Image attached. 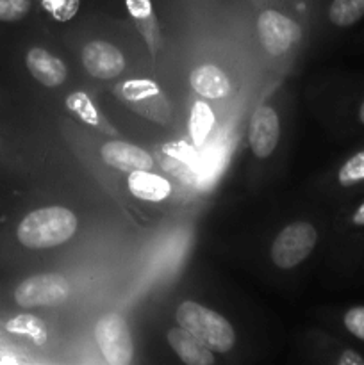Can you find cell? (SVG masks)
Wrapping results in <instances>:
<instances>
[{"label": "cell", "mask_w": 364, "mask_h": 365, "mask_svg": "<svg viewBox=\"0 0 364 365\" xmlns=\"http://www.w3.org/2000/svg\"><path fill=\"white\" fill-rule=\"evenodd\" d=\"M191 88L206 98H221L231 91V81L214 64H203L191 71Z\"/></svg>", "instance_id": "12"}, {"label": "cell", "mask_w": 364, "mask_h": 365, "mask_svg": "<svg viewBox=\"0 0 364 365\" xmlns=\"http://www.w3.org/2000/svg\"><path fill=\"white\" fill-rule=\"evenodd\" d=\"M364 18V0H332L328 6V20L335 27H352Z\"/></svg>", "instance_id": "14"}, {"label": "cell", "mask_w": 364, "mask_h": 365, "mask_svg": "<svg viewBox=\"0 0 364 365\" xmlns=\"http://www.w3.org/2000/svg\"><path fill=\"white\" fill-rule=\"evenodd\" d=\"M214 125V114L211 107L203 102H196L191 110V123H189V132L196 146L203 145L206 138L209 135L211 128Z\"/></svg>", "instance_id": "17"}, {"label": "cell", "mask_w": 364, "mask_h": 365, "mask_svg": "<svg viewBox=\"0 0 364 365\" xmlns=\"http://www.w3.org/2000/svg\"><path fill=\"white\" fill-rule=\"evenodd\" d=\"M316 242V228L305 221H296L278 232L271 245V260L280 269H291L313 253Z\"/></svg>", "instance_id": "3"}, {"label": "cell", "mask_w": 364, "mask_h": 365, "mask_svg": "<svg viewBox=\"0 0 364 365\" xmlns=\"http://www.w3.org/2000/svg\"><path fill=\"white\" fill-rule=\"evenodd\" d=\"M128 189L132 195L146 202H161L170 196V184L150 171H132L128 177Z\"/></svg>", "instance_id": "13"}, {"label": "cell", "mask_w": 364, "mask_h": 365, "mask_svg": "<svg viewBox=\"0 0 364 365\" xmlns=\"http://www.w3.org/2000/svg\"><path fill=\"white\" fill-rule=\"evenodd\" d=\"M68 296H70V284L63 274L43 273L21 282L14 291V302L24 309H34V307L61 305L66 302Z\"/></svg>", "instance_id": "5"}, {"label": "cell", "mask_w": 364, "mask_h": 365, "mask_svg": "<svg viewBox=\"0 0 364 365\" xmlns=\"http://www.w3.org/2000/svg\"><path fill=\"white\" fill-rule=\"evenodd\" d=\"M29 71L39 84L46 88H56L66 81V66L61 59L52 56L50 52L43 48H31L27 57H25Z\"/></svg>", "instance_id": "11"}, {"label": "cell", "mask_w": 364, "mask_h": 365, "mask_svg": "<svg viewBox=\"0 0 364 365\" xmlns=\"http://www.w3.org/2000/svg\"><path fill=\"white\" fill-rule=\"evenodd\" d=\"M280 138V123L278 116L271 107H259L250 120L248 141L253 155L266 159L277 148Z\"/></svg>", "instance_id": "8"}, {"label": "cell", "mask_w": 364, "mask_h": 365, "mask_svg": "<svg viewBox=\"0 0 364 365\" xmlns=\"http://www.w3.org/2000/svg\"><path fill=\"white\" fill-rule=\"evenodd\" d=\"M168 344L173 348L178 359L188 365H211L214 362L213 349L186 328H171L166 335Z\"/></svg>", "instance_id": "10"}, {"label": "cell", "mask_w": 364, "mask_h": 365, "mask_svg": "<svg viewBox=\"0 0 364 365\" xmlns=\"http://www.w3.org/2000/svg\"><path fill=\"white\" fill-rule=\"evenodd\" d=\"M102 160L107 166L114 168V170L127 171H150L153 168V160L145 150L139 146L131 145V143L123 141H109L102 146L100 150Z\"/></svg>", "instance_id": "9"}, {"label": "cell", "mask_w": 364, "mask_h": 365, "mask_svg": "<svg viewBox=\"0 0 364 365\" xmlns=\"http://www.w3.org/2000/svg\"><path fill=\"white\" fill-rule=\"evenodd\" d=\"M257 34L263 48L271 56H282L302 36L300 25L285 14L275 9H266L257 18Z\"/></svg>", "instance_id": "6"}, {"label": "cell", "mask_w": 364, "mask_h": 365, "mask_svg": "<svg viewBox=\"0 0 364 365\" xmlns=\"http://www.w3.org/2000/svg\"><path fill=\"white\" fill-rule=\"evenodd\" d=\"M7 331L16 335H25L32 339L36 344H43L46 341V327L41 319L31 314H20L7 323Z\"/></svg>", "instance_id": "16"}, {"label": "cell", "mask_w": 364, "mask_h": 365, "mask_svg": "<svg viewBox=\"0 0 364 365\" xmlns=\"http://www.w3.org/2000/svg\"><path fill=\"white\" fill-rule=\"evenodd\" d=\"M96 344L111 365H128L134 356V342L127 323L120 314H106L96 321Z\"/></svg>", "instance_id": "4"}, {"label": "cell", "mask_w": 364, "mask_h": 365, "mask_svg": "<svg viewBox=\"0 0 364 365\" xmlns=\"http://www.w3.org/2000/svg\"><path fill=\"white\" fill-rule=\"evenodd\" d=\"M177 323L209 346L214 353H227L236 344V334L231 323L196 302H184L178 307Z\"/></svg>", "instance_id": "2"}, {"label": "cell", "mask_w": 364, "mask_h": 365, "mask_svg": "<svg viewBox=\"0 0 364 365\" xmlns=\"http://www.w3.org/2000/svg\"><path fill=\"white\" fill-rule=\"evenodd\" d=\"M82 64L91 77L109 81L123 71L125 57L111 43L91 41L82 50Z\"/></svg>", "instance_id": "7"}, {"label": "cell", "mask_w": 364, "mask_h": 365, "mask_svg": "<svg viewBox=\"0 0 364 365\" xmlns=\"http://www.w3.org/2000/svg\"><path fill=\"white\" fill-rule=\"evenodd\" d=\"M128 9L134 16L143 18L150 13V2L148 0H127Z\"/></svg>", "instance_id": "21"}, {"label": "cell", "mask_w": 364, "mask_h": 365, "mask_svg": "<svg viewBox=\"0 0 364 365\" xmlns=\"http://www.w3.org/2000/svg\"><path fill=\"white\" fill-rule=\"evenodd\" d=\"M335 180H338V185L341 189H353L364 185V148L352 153L339 166Z\"/></svg>", "instance_id": "15"}, {"label": "cell", "mask_w": 364, "mask_h": 365, "mask_svg": "<svg viewBox=\"0 0 364 365\" xmlns=\"http://www.w3.org/2000/svg\"><path fill=\"white\" fill-rule=\"evenodd\" d=\"M77 217L66 207H45L32 210L18 225V241L31 250H45L59 246L74 237Z\"/></svg>", "instance_id": "1"}, {"label": "cell", "mask_w": 364, "mask_h": 365, "mask_svg": "<svg viewBox=\"0 0 364 365\" xmlns=\"http://www.w3.org/2000/svg\"><path fill=\"white\" fill-rule=\"evenodd\" d=\"M32 0H0V21H18L31 11Z\"/></svg>", "instance_id": "19"}, {"label": "cell", "mask_w": 364, "mask_h": 365, "mask_svg": "<svg viewBox=\"0 0 364 365\" xmlns=\"http://www.w3.org/2000/svg\"><path fill=\"white\" fill-rule=\"evenodd\" d=\"M66 106H68V109H71L74 113H77L79 116H81L84 121H88L89 125H95L96 120H98V116H96L91 102L86 98L84 93H74V95L66 100Z\"/></svg>", "instance_id": "20"}, {"label": "cell", "mask_w": 364, "mask_h": 365, "mask_svg": "<svg viewBox=\"0 0 364 365\" xmlns=\"http://www.w3.org/2000/svg\"><path fill=\"white\" fill-rule=\"evenodd\" d=\"M343 327L353 339L364 342V305L350 307L343 314Z\"/></svg>", "instance_id": "18"}]
</instances>
